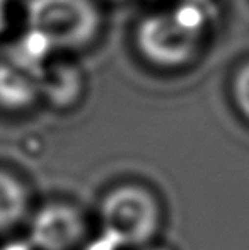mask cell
<instances>
[{
	"instance_id": "6da1fadb",
	"label": "cell",
	"mask_w": 249,
	"mask_h": 250,
	"mask_svg": "<svg viewBox=\"0 0 249 250\" xmlns=\"http://www.w3.org/2000/svg\"><path fill=\"white\" fill-rule=\"evenodd\" d=\"M97 216L103 237L121 249L136 250L152 244L162 227L159 198L138 182H123L104 192Z\"/></svg>"
},
{
	"instance_id": "7a4b0ae2",
	"label": "cell",
	"mask_w": 249,
	"mask_h": 250,
	"mask_svg": "<svg viewBox=\"0 0 249 250\" xmlns=\"http://www.w3.org/2000/svg\"><path fill=\"white\" fill-rule=\"evenodd\" d=\"M205 19L193 7H176L140 22L136 44L142 55L160 66H180L195 56L203 38Z\"/></svg>"
},
{
	"instance_id": "3957f363",
	"label": "cell",
	"mask_w": 249,
	"mask_h": 250,
	"mask_svg": "<svg viewBox=\"0 0 249 250\" xmlns=\"http://www.w3.org/2000/svg\"><path fill=\"white\" fill-rule=\"evenodd\" d=\"M99 10L92 0H29L27 24L55 50L86 46L99 31Z\"/></svg>"
},
{
	"instance_id": "277c9868",
	"label": "cell",
	"mask_w": 249,
	"mask_h": 250,
	"mask_svg": "<svg viewBox=\"0 0 249 250\" xmlns=\"http://www.w3.org/2000/svg\"><path fill=\"white\" fill-rule=\"evenodd\" d=\"M24 235L31 250H80L89 235V221L72 201H38Z\"/></svg>"
},
{
	"instance_id": "5b68a950",
	"label": "cell",
	"mask_w": 249,
	"mask_h": 250,
	"mask_svg": "<svg viewBox=\"0 0 249 250\" xmlns=\"http://www.w3.org/2000/svg\"><path fill=\"white\" fill-rule=\"evenodd\" d=\"M38 199L27 175L0 162V240L24 233Z\"/></svg>"
},
{
	"instance_id": "8992f818",
	"label": "cell",
	"mask_w": 249,
	"mask_h": 250,
	"mask_svg": "<svg viewBox=\"0 0 249 250\" xmlns=\"http://www.w3.org/2000/svg\"><path fill=\"white\" fill-rule=\"evenodd\" d=\"M40 102L41 90L38 79L10 63H0V112L2 114H26Z\"/></svg>"
},
{
	"instance_id": "52a82bcc",
	"label": "cell",
	"mask_w": 249,
	"mask_h": 250,
	"mask_svg": "<svg viewBox=\"0 0 249 250\" xmlns=\"http://www.w3.org/2000/svg\"><path fill=\"white\" fill-rule=\"evenodd\" d=\"M40 82L41 101L55 109H68L82 94V77L72 65H58L48 70Z\"/></svg>"
},
{
	"instance_id": "ba28073f",
	"label": "cell",
	"mask_w": 249,
	"mask_h": 250,
	"mask_svg": "<svg viewBox=\"0 0 249 250\" xmlns=\"http://www.w3.org/2000/svg\"><path fill=\"white\" fill-rule=\"evenodd\" d=\"M232 101L237 112L249 123V63L241 66L234 77Z\"/></svg>"
},
{
	"instance_id": "9c48e42d",
	"label": "cell",
	"mask_w": 249,
	"mask_h": 250,
	"mask_svg": "<svg viewBox=\"0 0 249 250\" xmlns=\"http://www.w3.org/2000/svg\"><path fill=\"white\" fill-rule=\"evenodd\" d=\"M136 250H171V249L164 247V245H157V244H149V245H145V247H140V249H136Z\"/></svg>"
}]
</instances>
